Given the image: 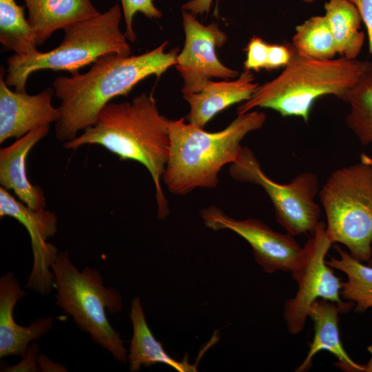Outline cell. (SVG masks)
Wrapping results in <instances>:
<instances>
[{"label": "cell", "instance_id": "cell-1", "mask_svg": "<svg viewBox=\"0 0 372 372\" xmlns=\"http://www.w3.org/2000/svg\"><path fill=\"white\" fill-rule=\"evenodd\" d=\"M165 41L139 55L110 54L96 60L89 70L70 76H57L52 83L54 95L61 101L55 136L70 141L79 131L94 125L103 108L112 99L128 94L145 78L159 77L176 63L178 48L165 51Z\"/></svg>", "mask_w": 372, "mask_h": 372}, {"label": "cell", "instance_id": "cell-2", "mask_svg": "<svg viewBox=\"0 0 372 372\" xmlns=\"http://www.w3.org/2000/svg\"><path fill=\"white\" fill-rule=\"evenodd\" d=\"M168 120L160 113L153 92H143L131 101L108 103L94 125L63 147L75 150L99 145L121 160L144 165L155 185L158 217L164 219L169 212L161 184L169 152Z\"/></svg>", "mask_w": 372, "mask_h": 372}, {"label": "cell", "instance_id": "cell-3", "mask_svg": "<svg viewBox=\"0 0 372 372\" xmlns=\"http://www.w3.org/2000/svg\"><path fill=\"white\" fill-rule=\"evenodd\" d=\"M185 119L168 120L170 145L162 176L167 189L177 195L217 187L220 171L237 159L242 139L261 128L267 116L258 110L238 114L226 128L216 132H206Z\"/></svg>", "mask_w": 372, "mask_h": 372}, {"label": "cell", "instance_id": "cell-4", "mask_svg": "<svg viewBox=\"0 0 372 372\" xmlns=\"http://www.w3.org/2000/svg\"><path fill=\"white\" fill-rule=\"evenodd\" d=\"M370 62L344 57L318 60L294 54L281 73L258 85L247 101L237 107L238 114L256 107L269 108L281 116H297L309 123L315 101L333 95L341 99L358 81Z\"/></svg>", "mask_w": 372, "mask_h": 372}, {"label": "cell", "instance_id": "cell-5", "mask_svg": "<svg viewBox=\"0 0 372 372\" xmlns=\"http://www.w3.org/2000/svg\"><path fill=\"white\" fill-rule=\"evenodd\" d=\"M122 14L116 3L96 17L63 28L61 43L50 51L25 56L14 53L7 59L6 84L26 92L28 79L34 72L50 70L72 74L107 54L130 56L131 47L120 27Z\"/></svg>", "mask_w": 372, "mask_h": 372}, {"label": "cell", "instance_id": "cell-6", "mask_svg": "<svg viewBox=\"0 0 372 372\" xmlns=\"http://www.w3.org/2000/svg\"><path fill=\"white\" fill-rule=\"evenodd\" d=\"M56 305L71 316L75 324L88 333L93 342L108 351L118 362H127L128 351L123 340L110 324L106 315L122 309V297L112 287L103 285L96 269L79 271L68 251H59L52 265Z\"/></svg>", "mask_w": 372, "mask_h": 372}, {"label": "cell", "instance_id": "cell-7", "mask_svg": "<svg viewBox=\"0 0 372 372\" xmlns=\"http://www.w3.org/2000/svg\"><path fill=\"white\" fill-rule=\"evenodd\" d=\"M332 243L346 246L355 259L368 262L372 248V158L333 172L319 192Z\"/></svg>", "mask_w": 372, "mask_h": 372}, {"label": "cell", "instance_id": "cell-8", "mask_svg": "<svg viewBox=\"0 0 372 372\" xmlns=\"http://www.w3.org/2000/svg\"><path fill=\"white\" fill-rule=\"evenodd\" d=\"M229 173L236 181L263 188L273 204L276 221L287 233L293 236L311 234L320 222V208L315 200L318 192L315 174L303 172L289 183H276L265 174L257 158L246 146L230 164Z\"/></svg>", "mask_w": 372, "mask_h": 372}, {"label": "cell", "instance_id": "cell-9", "mask_svg": "<svg viewBox=\"0 0 372 372\" xmlns=\"http://www.w3.org/2000/svg\"><path fill=\"white\" fill-rule=\"evenodd\" d=\"M311 235L291 271L298 290L295 296L285 302L283 318L292 335L303 331L309 309L316 300L324 299L340 305L345 303L341 300V281L326 263L325 256L333 244L326 224L320 221Z\"/></svg>", "mask_w": 372, "mask_h": 372}, {"label": "cell", "instance_id": "cell-10", "mask_svg": "<svg viewBox=\"0 0 372 372\" xmlns=\"http://www.w3.org/2000/svg\"><path fill=\"white\" fill-rule=\"evenodd\" d=\"M183 24L185 41L175 66L183 79V94L200 91L211 78L229 79L238 76L237 70L226 67L216 55V48L227 39L216 23L205 25L195 14L183 10Z\"/></svg>", "mask_w": 372, "mask_h": 372}, {"label": "cell", "instance_id": "cell-11", "mask_svg": "<svg viewBox=\"0 0 372 372\" xmlns=\"http://www.w3.org/2000/svg\"><path fill=\"white\" fill-rule=\"evenodd\" d=\"M200 214L207 227L214 231L229 229L243 238L266 273L291 272L300 256L302 247L293 236L277 232L260 220L235 219L216 206L203 209Z\"/></svg>", "mask_w": 372, "mask_h": 372}, {"label": "cell", "instance_id": "cell-12", "mask_svg": "<svg viewBox=\"0 0 372 372\" xmlns=\"http://www.w3.org/2000/svg\"><path fill=\"white\" fill-rule=\"evenodd\" d=\"M0 216L14 218L23 225L31 240L33 265L25 287L41 295L54 289L52 265L58 249L48 240L57 232L58 218L49 210H34L17 200L4 187H0Z\"/></svg>", "mask_w": 372, "mask_h": 372}, {"label": "cell", "instance_id": "cell-13", "mask_svg": "<svg viewBox=\"0 0 372 372\" xmlns=\"http://www.w3.org/2000/svg\"><path fill=\"white\" fill-rule=\"evenodd\" d=\"M6 70L0 72V143L11 138H19L45 125L56 123L59 108L52 106L54 90L47 87L39 94L12 91L5 81Z\"/></svg>", "mask_w": 372, "mask_h": 372}, {"label": "cell", "instance_id": "cell-14", "mask_svg": "<svg viewBox=\"0 0 372 372\" xmlns=\"http://www.w3.org/2000/svg\"><path fill=\"white\" fill-rule=\"evenodd\" d=\"M26 293L12 272L0 278V358L22 357L29 344L48 333L53 327L52 317L39 318L27 327L18 324L14 318L17 302Z\"/></svg>", "mask_w": 372, "mask_h": 372}, {"label": "cell", "instance_id": "cell-15", "mask_svg": "<svg viewBox=\"0 0 372 372\" xmlns=\"http://www.w3.org/2000/svg\"><path fill=\"white\" fill-rule=\"evenodd\" d=\"M353 306L355 304L351 301L340 305L324 299H318L311 305L308 317L313 323V338L304 360L296 371L309 370L315 355L322 350H327L338 358L335 365L342 370L364 372V365L355 362L344 349L339 333V313L349 311Z\"/></svg>", "mask_w": 372, "mask_h": 372}, {"label": "cell", "instance_id": "cell-16", "mask_svg": "<svg viewBox=\"0 0 372 372\" xmlns=\"http://www.w3.org/2000/svg\"><path fill=\"white\" fill-rule=\"evenodd\" d=\"M49 131L50 125L41 126L0 149L1 186L13 190L23 203L34 210L45 209V198L42 189L31 184L27 177L26 159L32 148Z\"/></svg>", "mask_w": 372, "mask_h": 372}, {"label": "cell", "instance_id": "cell-17", "mask_svg": "<svg viewBox=\"0 0 372 372\" xmlns=\"http://www.w3.org/2000/svg\"><path fill=\"white\" fill-rule=\"evenodd\" d=\"M259 85L250 70H244L236 80H209L200 91L183 94L189 105L187 121L204 128L218 112L250 99Z\"/></svg>", "mask_w": 372, "mask_h": 372}, {"label": "cell", "instance_id": "cell-18", "mask_svg": "<svg viewBox=\"0 0 372 372\" xmlns=\"http://www.w3.org/2000/svg\"><path fill=\"white\" fill-rule=\"evenodd\" d=\"M28 21L38 45H42L59 29L101 12L92 0H23Z\"/></svg>", "mask_w": 372, "mask_h": 372}, {"label": "cell", "instance_id": "cell-19", "mask_svg": "<svg viewBox=\"0 0 372 372\" xmlns=\"http://www.w3.org/2000/svg\"><path fill=\"white\" fill-rule=\"evenodd\" d=\"M130 318L133 334L127 353L129 369L138 371L141 366H149L158 363L168 365L179 372L196 371V368L189 364L187 358L178 361L169 356L162 344L154 336L149 328L140 298L134 297L132 301Z\"/></svg>", "mask_w": 372, "mask_h": 372}, {"label": "cell", "instance_id": "cell-20", "mask_svg": "<svg viewBox=\"0 0 372 372\" xmlns=\"http://www.w3.org/2000/svg\"><path fill=\"white\" fill-rule=\"evenodd\" d=\"M324 10L338 54L347 59H357L365 37L360 30L362 19L358 9L350 0H329Z\"/></svg>", "mask_w": 372, "mask_h": 372}, {"label": "cell", "instance_id": "cell-21", "mask_svg": "<svg viewBox=\"0 0 372 372\" xmlns=\"http://www.w3.org/2000/svg\"><path fill=\"white\" fill-rule=\"evenodd\" d=\"M339 258L330 256L326 263L347 275L341 281L340 296L355 304V311L363 313L372 307V266L365 265L351 254L335 246Z\"/></svg>", "mask_w": 372, "mask_h": 372}, {"label": "cell", "instance_id": "cell-22", "mask_svg": "<svg viewBox=\"0 0 372 372\" xmlns=\"http://www.w3.org/2000/svg\"><path fill=\"white\" fill-rule=\"evenodd\" d=\"M349 105L347 124L364 146L372 144V63L341 99Z\"/></svg>", "mask_w": 372, "mask_h": 372}, {"label": "cell", "instance_id": "cell-23", "mask_svg": "<svg viewBox=\"0 0 372 372\" xmlns=\"http://www.w3.org/2000/svg\"><path fill=\"white\" fill-rule=\"evenodd\" d=\"M24 8L14 0H0V43L21 56L35 52L38 46Z\"/></svg>", "mask_w": 372, "mask_h": 372}, {"label": "cell", "instance_id": "cell-24", "mask_svg": "<svg viewBox=\"0 0 372 372\" xmlns=\"http://www.w3.org/2000/svg\"><path fill=\"white\" fill-rule=\"evenodd\" d=\"M291 45L297 54L318 60H330L338 54L325 16L312 17L296 26Z\"/></svg>", "mask_w": 372, "mask_h": 372}, {"label": "cell", "instance_id": "cell-25", "mask_svg": "<svg viewBox=\"0 0 372 372\" xmlns=\"http://www.w3.org/2000/svg\"><path fill=\"white\" fill-rule=\"evenodd\" d=\"M126 27L125 35L130 42L136 39V34L133 28V19L137 12L154 19H160L163 13L154 3V0H120Z\"/></svg>", "mask_w": 372, "mask_h": 372}, {"label": "cell", "instance_id": "cell-26", "mask_svg": "<svg viewBox=\"0 0 372 372\" xmlns=\"http://www.w3.org/2000/svg\"><path fill=\"white\" fill-rule=\"evenodd\" d=\"M269 44L258 37H253L246 47L245 70L259 71L267 68Z\"/></svg>", "mask_w": 372, "mask_h": 372}, {"label": "cell", "instance_id": "cell-27", "mask_svg": "<svg viewBox=\"0 0 372 372\" xmlns=\"http://www.w3.org/2000/svg\"><path fill=\"white\" fill-rule=\"evenodd\" d=\"M294 54V50L290 43L283 45H271L269 47L267 70L285 68L291 61Z\"/></svg>", "mask_w": 372, "mask_h": 372}, {"label": "cell", "instance_id": "cell-28", "mask_svg": "<svg viewBox=\"0 0 372 372\" xmlns=\"http://www.w3.org/2000/svg\"><path fill=\"white\" fill-rule=\"evenodd\" d=\"M39 347L35 342H31L28 347L22 360L14 366H8L1 370L3 372H37L41 371L37 358Z\"/></svg>", "mask_w": 372, "mask_h": 372}, {"label": "cell", "instance_id": "cell-29", "mask_svg": "<svg viewBox=\"0 0 372 372\" xmlns=\"http://www.w3.org/2000/svg\"><path fill=\"white\" fill-rule=\"evenodd\" d=\"M358 9L362 21L365 25L369 53L372 55V0H350Z\"/></svg>", "mask_w": 372, "mask_h": 372}, {"label": "cell", "instance_id": "cell-30", "mask_svg": "<svg viewBox=\"0 0 372 372\" xmlns=\"http://www.w3.org/2000/svg\"><path fill=\"white\" fill-rule=\"evenodd\" d=\"M214 0H189L182 6L184 11L195 15L209 13ZM218 0H216L218 2Z\"/></svg>", "mask_w": 372, "mask_h": 372}, {"label": "cell", "instance_id": "cell-31", "mask_svg": "<svg viewBox=\"0 0 372 372\" xmlns=\"http://www.w3.org/2000/svg\"><path fill=\"white\" fill-rule=\"evenodd\" d=\"M38 364L41 371L44 372H63L68 371L62 364L55 363L45 355H39L37 358Z\"/></svg>", "mask_w": 372, "mask_h": 372}, {"label": "cell", "instance_id": "cell-32", "mask_svg": "<svg viewBox=\"0 0 372 372\" xmlns=\"http://www.w3.org/2000/svg\"><path fill=\"white\" fill-rule=\"evenodd\" d=\"M368 349V351L371 354V358L369 361V362L367 363L368 365H372V344H371L370 346L368 347L367 348Z\"/></svg>", "mask_w": 372, "mask_h": 372}, {"label": "cell", "instance_id": "cell-33", "mask_svg": "<svg viewBox=\"0 0 372 372\" xmlns=\"http://www.w3.org/2000/svg\"><path fill=\"white\" fill-rule=\"evenodd\" d=\"M364 372H372V365L365 364Z\"/></svg>", "mask_w": 372, "mask_h": 372}, {"label": "cell", "instance_id": "cell-34", "mask_svg": "<svg viewBox=\"0 0 372 372\" xmlns=\"http://www.w3.org/2000/svg\"><path fill=\"white\" fill-rule=\"evenodd\" d=\"M368 264H369V265L372 266V248H371V258H370L369 261L368 262Z\"/></svg>", "mask_w": 372, "mask_h": 372}, {"label": "cell", "instance_id": "cell-35", "mask_svg": "<svg viewBox=\"0 0 372 372\" xmlns=\"http://www.w3.org/2000/svg\"><path fill=\"white\" fill-rule=\"evenodd\" d=\"M302 1H303L305 3H311L313 2L315 0H302Z\"/></svg>", "mask_w": 372, "mask_h": 372}]
</instances>
